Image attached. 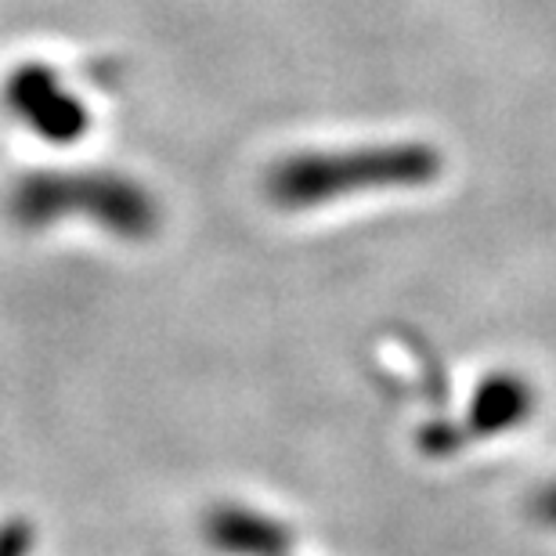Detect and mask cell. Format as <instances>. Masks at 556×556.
Wrapping results in <instances>:
<instances>
[{
  "label": "cell",
  "instance_id": "cell-2",
  "mask_svg": "<svg viewBox=\"0 0 556 556\" xmlns=\"http://www.w3.org/2000/svg\"><path fill=\"white\" fill-rule=\"evenodd\" d=\"M22 210L33 220H43L51 214H91L98 225H105L116 236H152L155 225H160V210H155L152 195L144 192L141 185L127 181V177H109V174H94V177H62V181H37L26 185L22 192Z\"/></svg>",
  "mask_w": 556,
  "mask_h": 556
},
{
  "label": "cell",
  "instance_id": "cell-3",
  "mask_svg": "<svg viewBox=\"0 0 556 556\" xmlns=\"http://www.w3.org/2000/svg\"><path fill=\"white\" fill-rule=\"evenodd\" d=\"M15 105L33 127L43 130V135L73 138L76 130H84L80 105H76L65 91H59V87L51 84V76L40 70H29L15 84Z\"/></svg>",
  "mask_w": 556,
  "mask_h": 556
},
{
  "label": "cell",
  "instance_id": "cell-1",
  "mask_svg": "<svg viewBox=\"0 0 556 556\" xmlns=\"http://www.w3.org/2000/svg\"><path fill=\"white\" fill-rule=\"evenodd\" d=\"M441 174V152L422 141L376 144L354 152L289 155L268 174V195L282 210L329 206L332 199L376 192V188H416Z\"/></svg>",
  "mask_w": 556,
  "mask_h": 556
}]
</instances>
